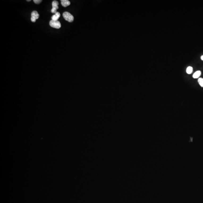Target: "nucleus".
I'll list each match as a JSON object with an SVG mask.
<instances>
[{
	"mask_svg": "<svg viewBox=\"0 0 203 203\" xmlns=\"http://www.w3.org/2000/svg\"><path fill=\"white\" fill-rule=\"evenodd\" d=\"M63 17L65 20L69 22H72L74 20V17L70 13L68 12H64Z\"/></svg>",
	"mask_w": 203,
	"mask_h": 203,
	"instance_id": "f257e3e1",
	"label": "nucleus"
},
{
	"mask_svg": "<svg viewBox=\"0 0 203 203\" xmlns=\"http://www.w3.org/2000/svg\"><path fill=\"white\" fill-rule=\"evenodd\" d=\"M49 25L51 27L56 29H59L61 27V23L58 20H51L49 22Z\"/></svg>",
	"mask_w": 203,
	"mask_h": 203,
	"instance_id": "f03ea898",
	"label": "nucleus"
},
{
	"mask_svg": "<svg viewBox=\"0 0 203 203\" xmlns=\"http://www.w3.org/2000/svg\"><path fill=\"white\" fill-rule=\"evenodd\" d=\"M58 5L59 3L56 0H54L52 2V8L51 10V12L52 13L55 14L57 13V9L59 8L58 7Z\"/></svg>",
	"mask_w": 203,
	"mask_h": 203,
	"instance_id": "7ed1b4c3",
	"label": "nucleus"
},
{
	"mask_svg": "<svg viewBox=\"0 0 203 203\" xmlns=\"http://www.w3.org/2000/svg\"><path fill=\"white\" fill-rule=\"evenodd\" d=\"M39 14L38 12L36 11H32L31 13V21L33 22H35L36 20L38 19L39 17Z\"/></svg>",
	"mask_w": 203,
	"mask_h": 203,
	"instance_id": "20e7f679",
	"label": "nucleus"
},
{
	"mask_svg": "<svg viewBox=\"0 0 203 203\" xmlns=\"http://www.w3.org/2000/svg\"><path fill=\"white\" fill-rule=\"evenodd\" d=\"M61 4L63 7H66L70 5V2L68 0H61Z\"/></svg>",
	"mask_w": 203,
	"mask_h": 203,
	"instance_id": "39448f33",
	"label": "nucleus"
},
{
	"mask_svg": "<svg viewBox=\"0 0 203 203\" xmlns=\"http://www.w3.org/2000/svg\"><path fill=\"white\" fill-rule=\"evenodd\" d=\"M201 75V72L200 70H198L194 73L193 75V77L194 79L199 78Z\"/></svg>",
	"mask_w": 203,
	"mask_h": 203,
	"instance_id": "423d86ee",
	"label": "nucleus"
},
{
	"mask_svg": "<svg viewBox=\"0 0 203 203\" xmlns=\"http://www.w3.org/2000/svg\"><path fill=\"white\" fill-rule=\"evenodd\" d=\"M60 17V14L59 12H57L54 15H53L51 19L52 20H55V21H57L58 19H59V18Z\"/></svg>",
	"mask_w": 203,
	"mask_h": 203,
	"instance_id": "0eeeda50",
	"label": "nucleus"
},
{
	"mask_svg": "<svg viewBox=\"0 0 203 203\" xmlns=\"http://www.w3.org/2000/svg\"><path fill=\"white\" fill-rule=\"evenodd\" d=\"M193 71V68L192 67L189 66L186 68V72L188 74H191Z\"/></svg>",
	"mask_w": 203,
	"mask_h": 203,
	"instance_id": "6e6552de",
	"label": "nucleus"
},
{
	"mask_svg": "<svg viewBox=\"0 0 203 203\" xmlns=\"http://www.w3.org/2000/svg\"><path fill=\"white\" fill-rule=\"evenodd\" d=\"M198 82L202 87H203V78H199L198 80Z\"/></svg>",
	"mask_w": 203,
	"mask_h": 203,
	"instance_id": "1a4fd4ad",
	"label": "nucleus"
},
{
	"mask_svg": "<svg viewBox=\"0 0 203 203\" xmlns=\"http://www.w3.org/2000/svg\"><path fill=\"white\" fill-rule=\"evenodd\" d=\"M34 2L36 4H39L42 1V0H34Z\"/></svg>",
	"mask_w": 203,
	"mask_h": 203,
	"instance_id": "9d476101",
	"label": "nucleus"
},
{
	"mask_svg": "<svg viewBox=\"0 0 203 203\" xmlns=\"http://www.w3.org/2000/svg\"><path fill=\"white\" fill-rule=\"evenodd\" d=\"M200 59H201L203 61V55H202L200 57Z\"/></svg>",
	"mask_w": 203,
	"mask_h": 203,
	"instance_id": "9b49d317",
	"label": "nucleus"
},
{
	"mask_svg": "<svg viewBox=\"0 0 203 203\" xmlns=\"http://www.w3.org/2000/svg\"><path fill=\"white\" fill-rule=\"evenodd\" d=\"M26 1H28V2H30V1H31V0H27Z\"/></svg>",
	"mask_w": 203,
	"mask_h": 203,
	"instance_id": "f8f14e48",
	"label": "nucleus"
}]
</instances>
